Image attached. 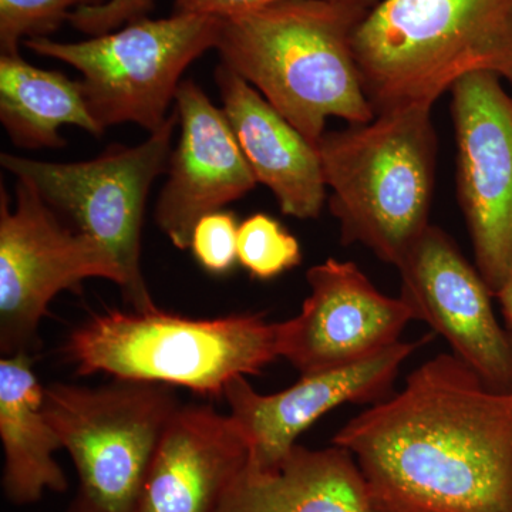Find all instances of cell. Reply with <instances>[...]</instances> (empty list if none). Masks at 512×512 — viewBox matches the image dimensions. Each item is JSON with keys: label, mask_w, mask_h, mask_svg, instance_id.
<instances>
[{"label": "cell", "mask_w": 512, "mask_h": 512, "mask_svg": "<svg viewBox=\"0 0 512 512\" xmlns=\"http://www.w3.org/2000/svg\"><path fill=\"white\" fill-rule=\"evenodd\" d=\"M348 450L386 512H512V392L443 353L353 417Z\"/></svg>", "instance_id": "cell-1"}, {"label": "cell", "mask_w": 512, "mask_h": 512, "mask_svg": "<svg viewBox=\"0 0 512 512\" xmlns=\"http://www.w3.org/2000/svg\"><path fill=\"white\" fill-rule=\"evenodd\" d=\"M377 3L282 0L222 18L221 63L255 87L318 147L332 117L375 119L357 66L355 33Z\"/></svg>", "instance_id": "cell-2"}, {"label": "cell", "mask_w": 512, "mask_h": 512, "mask_svg": "<svg viewBox=\"0 0 512 512\" xmlns=\"http://www.w3.org/2000/svg\"><path fill=\"white\" fill-rule=\"evenodd\" d=\"M431 109L383 111L369 123L328 131L318 144L340 241L363 245L396 268L430 227L437 158Z\"/></svg>", "instance_id": "cell-3"}, {"label": "cell", "mask_w": 512, "mask_h": 512, "mask_svg": "<svg viewBox=\"0 0 512 512\" xmlns=\"http://www.w3.org/2000/svg\"><path fill=\"white\" fill-rule=\"evenodd\" d=\"M353 47L375 114L434 106L470 73L512 83V0H379Z\"/></svg>", "instance_id": "cell-4"}, {"label": "cell", "mask_w": 512, "mask_h": 512, "mask_svg": "<svg viewBox=\"0 0 512 512\" xmlns=\"http://www.w3.org/2000/svg\"><path fill=\"white\" fill-rule=\"evenodd\" d=\"M76 375L185 387L224 397L238 376L261 375L278 353V323L258 315L188 319L154 309L106 311L72 330L63 348Z\"/></svg>", "instance_id": "cell-5"}, {"label": "cell", "mask_w": 512, "mask_h": 512, "mask_svg": "<svg viewBox=\"0 0 512 512\" xmlns=\"http://www.w3.org/2000/svg\"><path fill=\"white\" fill-rule=\"evenodd\" d=\"M181 406L174 387L164 383L114 377L99 387H45L43 410L79 476L67 512H133Z\"/></svg>", "instance_id": "cell-6"}, {"label": "cell", "mask_w": 512, "mask_h": 512, "mask_svg": "<svg viewBox=\"0 0 512 512\" xmlns=\"http://www.w3.org/2000/svg\"><path fill=\"white\" fill-rule=\"evenodd\" d=\"M221 22L205 15L146 16L83 42L40 37L23 45L79 70L87 106L103 130L133 123L154 133L167 121L187 67L217 46Z\"/></svg>", "instance_id": "cell-7"}, {"label": "cell", "mask_w": 512, "mask_h": 512, "mask_svg": "<svg viewBox=\"0 0 512 512\" xmlns=\"http://www.w3.org/2000/svg\"><path fill=\"white\" fill-rule=\"evenodd\" d=\"M178 123L174 111L143 143L111 144L99 157L80 163L0 156L6 171L32 184L56 214L76 225V231L113 252L126 275L124 298L136 312L157 309L141 269V231L151 185L167 173Z\"/></svg>", "instance_id": "cell-8"}, {"label": "cell", "mask_w": 512, "mask_h": 512, "mask_svg": "<svg viewBox=\"0 0 512 512\" xmlns=\"http://www.w3.org/2000/svg\"><path fill=\"white\" fill-rule=\"evenodd\" d=\"M126 286L116 256L100 241L66 228L32 184L16 180V208L0 191V350L29 352L49 303L84 279Z\"/></svg>", "instance_id": "cell-9"}, {"label": "cell", "mask_w": 512, "mask_h": 512, "mask_svg": "<svg viewBox=\"0 0 512 512\" xmlns=\"http://www.w3.org/2000/svg\"><path fill=\"white\" fill-rule=\"evenodd\" d=\"M450 93L458 201L477 269L495 296L512 276V97L490 72L466 74Z\"/></svg>", "instance_id": "cell-10"}, {"label": "cell", "mask_w": 512, "mask_h": 512, "mask_svg": "<svg viewBox=\"0 0 512 512\" xmlns=\"http://www.w3.org/2000/svg\"><path fill=\"white\" fill-rule=\"evenodd\" d=\"M400 298L414 320H423L446 339L453 355L485 386L512 392V339L498 323L494 293L453 238L430 225L397 266Z\"/></svg>", "instance_id": "cell-11"}, {"label": "cell", "mask_w": 512, "mask_h": 512, "mask_svg": "<svg viewBox=\"0 0 512 512\" xmlns=\"http://www.w3.org/2000/svg\"><path fill=\"white\" fill-rule=\"evenodd\" d=\"M301 313L278 323V353L301 375L356 365L400 342L414 320L402 298H390L353 262L329 258L306 274Z\"/></svg>", "instance_id": "cell-12"}, {"label": "cell", "mask_w": 512, "mask_h": 512, "mask_svg": "<svg viewBox=\"0 0 512 512\" xmlns=\"http://www.w3.org/2000/svg\"><path fill=\"white\" fill-rule=\"evenodd\" d=\"M431 339L433 335L399 342L356 365L302 375L279 393H258L245 376L232 379L224 397L229 414L247 437L249 466L275 467L291 453L303 431L342 404L373 406L392 396L404 360Z\"/></svg>", "instance_id": "cell-13"}, {"label": "cell", "mask_w": 512, "mask_h": 512, "mask_svg": "<svg viewBox=\"0 0 512 512\" xmlns=\"http://www.w3.org/2000/svg\"><path fill=\"white\" fill-rule=\"evenodd\" d=\"M174 101L181 136L171 153L156 221L174 247L184 251L191 247L197 222L247 195L256 178L224 111L194 80L181 82Z\"/></svg>", "instance_id": "cell-14"}, {"label": "cell", "mask_w": 512, "mask_h": 512, "mask_svg": "<svg viewBox=\"0 0 512 512\" xmlns=\"http://www.w3.org/2000/svg\"><path fill=\"white\" fill-rule=\"evenodd\" d=\"M249 446L231 414L181 406L168 423L133 512H220L248 466Z\"/></svg>", "instance_id": "cell-15"}, {"label": "cell", "mask_w": 512, "mask_h": 512, "mask_svg": "<svg viewBox=\"0 0 512 512\" xmlns=\"http://www.w3.org/2000/svg\"><path fill=\"white\" fill-rule=\"evenodd\" d=\"M215 82L222 111L256 183L272 191L282 214L298 220L318 218L328 191L318 147L225 64H218Z\"/></svg>", "instance_id": "cell-16"}, {"label": "cell", "mask_w": 512, "mask_h": 512, "mask_svg": "<svg viewBox=\"0 0 512 512\" xmlns=\"http://www.w3.org/2000/svg\"><path fill=\"white\" fill-rule=\"evenodd\" d=\"M220 512H386L345 448L296 444L275 467H245Z\"/></svg>", "instance_id": "cell-17"}, {"label": "cell", "mask_w": 512, "mask_h": 512, "mask_svg": "<svg viewBox=\"0 0 512 512\" xmlns=\"http://www.w3.org/2000/svg\"><path fill=\"white\" fill-rule=\"evenodd\" d=\"M29 352L0 360V439L5 451L3 491L10 503H37L46 491L64 493L66 474L55 460L62 441L43 410L45 387L37 382Z\"/></svg>", "instance_id": "cell-18"}, {"label": "cell", "mask_w": 512, "mask_h": 512, "mask_svg": "<svg viewBox=\"0 0 512 512\" xmlns=\"http://www.w3.org/2000/svg\"><path fill=\"white\" fill-rule=\"evenodd\" d=\"M0 121L15 146L26 150L66 147L59 128L76 126L103 136L82 90L55 70L40 69L20 55L0 56Z\"/></svg>", "instance_id": "cell-19"}, {"label": "cell", "mask_w": 512, "mask_h": 512, "mask_svg": "<svg viewBox=\"0 0 512 512\" xmlns=\"http://www.w3.org/2000/svg\"><path fill=\"white\" fill-rule=\"evenodd\" d=\"M238 262L256 279L275 278L301 264L298 239L274 218L254 214L238 228Z\"/></svg>", "instance_id": "cell-20"}, {"label": "cell", "mask_w": 512, "mask_h": 512, "mask_svg": "<svg viewBox=\"0 0 512 512\" xmlns=\"http://www.w3.org/2000/svg\"><path fill=\"white\" fill-rule=\"evenodd\" d=\"M106 0H0V52L20 55L26 40L49 37L74 10L99 6Z\"/></svg>", "instance_id": "cell-21"}, {"label": "cell", "mask_w": 512, "mask_h": 512, "mask_svg": "<svg viewBox=\"0 0 512 512\" xmlns=\"http://www.w3.org/2000/svg\"><path fill=\"white\" fill-rule=\"evenodd\" d=\"M237 220L231 212L215 211L195 225L191 249L195 259L212 275H224L238 261Z\"/></svg>", "instance_id": "cell-22"}, {"label": "cell", "mask_w": 512, "mask_h": 512, "mask_svg": "<svg viewBox=\"0 0 512 512\" xmlns=\"http://www.w3.org/2000/svg\"><path fill=\"white\" fill-rule=\"evenodd\" d=\"M153 3L154 0H106L99 6L74 10L69 22L80 32L100 36L134 20L146 18Z\"/></svg>", "instance_id": "cell-23"}, {"label": "cell", "mask_w": 512, "mask_h": 512, "mask_svg": "<svg viewBox=\"0 0 512 512\" xmlns=\"http://www.w3.org/2000/svg\"><path fill=\"white\" fill-rule=\"evenodd\" d=\"M276 2H282V0H174V13L229 18V16L265 8ZM362 2L379 3V0H362Z\"/></svg>", "instance_id": "cell-24"}, {"label": "cell", "mask_w": 512, "mask_h": 512, "mask_svg": "<svg viewBox=\"0 0 512 512\" xmlns=\"http://www.w3.org/2000/svg\"><path fill=\"white\" fill-rule=\"evenodd\" d=\"M495 298L498 299L503 312L505 325H507V332L510 333L512 339V276L505 282L503 288L495 293Z\"/></svg>", "instance_id": "cell-25"}]
</instances>
